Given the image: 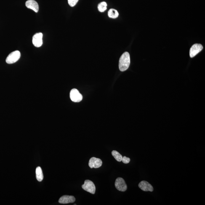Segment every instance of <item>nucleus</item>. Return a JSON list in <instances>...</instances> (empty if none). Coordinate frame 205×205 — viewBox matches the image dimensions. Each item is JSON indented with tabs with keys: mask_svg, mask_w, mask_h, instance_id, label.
Masks as SVG:
<instances>
[{
	"mask_svg": "<svg viewBox=\"0 0 205 205\" xmlns=\"http://www.w3.org/2000/svg\"><path fill=\"white\" fill-rule=\"evenodd\" d=\"M130 64V56L129 52H125L120 57L119 68L120 71L124 72L129 68Z\"/></svg>",
	"mask_w": 205,
	"mask_h": 205,
	"instance_id": "1",
	"label": "nucleus"
},
{
	"mask_svg": "<svg viewBox=\"0 0 205 205\" xmlns=\"http://www.w3.org/2000/svg\"><path fill=\"white\" fill-rule=\"evenodd\" d=\"M21 53L20 51H15L9 54L6 59V62L8 64H13L15 63L20 59Z\"/></svg>",
	"mask_w": 205,
	"mask_h": 205,
	"instance_id": "2",
	"label": "nucleus"
},
{
	"mask_svg": "<svg viewBox=\"0 0 205 205\" xmlns=\"http://www.w3.org/2000/svg\"><path fill=\"white\" fill-rule=\"evenodd\" d=\"M83 190L89 193L94 194L95 193L96 188L93 182L89 180H86L84 181V184L82 185Z\"/></svg>",
	"mask_w": 205,
	"mask_h": 205,
	"instance_id": "3",
	"label": "nucleus"
},
{
	"mask_svg": "<svg viewBox=\"0 0 205 205\" xmlns=\"http://www.w3.org/2000/svg\"><path fill=\"white\" fill-rule=\"evenodd\" d=\"M115 186L117 189L121 191H125L127 189V185L124 179L121 177H118L116 179Z\"/></svg>",
	"mask_w": 205,
	"mask_h": 205,
	"instance_id": "4",
	"label": "nucleus"
},
{
	"mask_svg": "<svg viewBox=\"0 0 205 205\" xmlns=\"http://www.w3.org/2000/svg\"><path fill=\"white\" fill-rule=\"evenodd\" d=\"M70 98L72 101L74 102H79L83 99V96L77 89H72L70 92Z\"/></svg>",
	"mask_w": 205,
	"mask_h": 205,
	"instance_id": "5",
	"label": "nucleus"
},
{
	"mask_svg": "<svg viewBox=\"0 0 205 205\" xmlns=\"http://www.w3.org/2000/svg\"><path fill=\"white\" fill-rule=\"evenodd\" d=\"M43 34L38 33L35 34L33 37V43L35 47H41L43 44Z\"/></svg>",
	"mask_w": 205,
	"mask_h": 205,
	"instance_id": "6",
	"label": "nucleus"
},
{
	"mask_svg": "<svg viewBox=\"0 0 205 205\" xmlns=\"http://www.w3.org/2000/svg\"><path fill=\"white\" fill-rule=\"evenodd\" d=\"M203 48V46L201 44H195L193 45L190 49V57L191 58L194 57L202 50Z\"/></svg>",
	"mask_w": 205,
	"mask_h": 205,
	"instance_id": "7",
	"label": "nucleus"
},
{
	"mask_svg": "<svg viewBox=\"0 0 205 205\" xmlns=\"http://www.w3.org/2000/svg\"><path fill=\"white\" fill-rule=\"evenodd\" d=\"M102 164V161L101 160L94 157L91 158L89 161V166L91 168H97L100 167Z\"/></svg>",
	"mask_w": 205,
	"mask_h": 205,
	"instance_id": "8",
	"label": "nucleus"
},
{
	"mask_svg": "<svg viewBox=\"0 0 205 205\" xmlns=\"http://www.w3.org/2000/svg\"><path fill=\"white\" fill-rule=\"evenodd\" d=\"M138 186L141 190L145 191H153V188L152 185L145 181H142L139 184Z\"/></svg>",
	"mask_w": 205,
	"mask_h": 205,
	"instance_id": "9",
	"label": "nucleus"
},
{
	"mask_svg": "<svg viewBox=\"0 0 205 205\" xmlns=\"http://www.w3.org/2000/svg\"><path fill=\"white\" fill-rule=\"evenodd\" d=\"M25 6L28 9H31L35 12L37 13L39 10V6L37 2L34 0H28L25 2Z\"/></svg>",
	"mask_w": 205,
	"mask_h": 205,
	"instance_id": "10",
	"label": "nucleus"
},
{
	"mask_svg": "<svg viewBox=\"0 0 205 205\" xmlns=\"http://www.w3.org/2000/svg\"><path fill=\"white\" fill-rule=\"evenodd\" d=\"M75 200L76 199L74 196L64 195L59 199V203L62 204H68V203L75 202Z\"/></svg>",
	"mask_w": 205,
	"mask_h": 205,
	"instance_id": "11",
	"label": "nucleus"
},
{
	"mask_svg": "<svg viewBox=\"0 0 205 205\" xmlns=\"http://www.w3.org/2000/svg\"><path fill=\"white\" fill-rule=\"evenodd\" d=\"M36 176L37 180L39 182L42 181L44 179L43 171L41 168L38 166L36 169Z\"/></svg>",
	"mask_w": 205,
	"mask_h": 205,
	"instance_id": "12",
	"label": "nucleus"
},
{
	"mask_svg": "<svg viewBox=\"0 0 205 205\" xmlns=\"http://www.w3.org/2000/svg\"><path fill=\"white\" fill-rule=\"evenodd\" d=\"M119 14L118 11L114 9H110L108 12V17L110 18L115 19L118 17Z\"/></svg>",
	"mask_w": 205,
	"mask_h": 205,
	"instance_id": "13",
	"label": "nucleus"
},
{
	"mask_svg": "<svg viewBox=\"0 0 205 205\" xmlns=\"http://www.w3.org/2000/svg\"><path fill=\"white\" fill-rule=\"evenodd\" d=\"M111 153L112 155L117 161L118 162H121L122 161L123 158L122 155L119 153H118V152L116 151V150H113Z\"/></svg>",
	"mask_w": 205,
	"mask_h": 205,
	"instance_id": "14",
	"label": "nucleus"
},
{
	"mask_svg": "<svg viewBox=\"0 0 205 205\" xmlns=\"http://www.w3.org/2000/svg\"><path fill=\"white\" fill-rule=\"evenodd\" d=\"M107 3L105 2H102L98 5V9L99 12H104L107 9Z\"/></svg>",
	"mask_w": 205,
	"mask_h": 205,
	"instance_id": "15",
	"label": "nucleus"
},
{
	"mask_svg": "<svg viewBox=\"0 0 205 205\" xmlns=\"http://www.w3.org/2000/svg\"><path fill=\"white\" fill-rule=\"evenodd\" d=\"M79 0H68V4L72 7H74Z\"/></svg>",
	"mask_w": 205,
	"mask_h": 205,
	"instance_id": "16",
	"label": "nucleus"
},
{
	"mask_svg": "<svg viewBox=\"0 0 205 205\" xmlns=\"http://www.w3.org/2000/svg\"><path fill=\"white\" fill-rule=\"evenodd\" d=\"M130 158L126 157V156L123 157L122 161L123 162V163H125V164H128V163H129L130 162Z\"/></svg>",
	"mask_w": 205,
	"mask_h": 205,
	"instance_id": "17",
	"label": "nucleus"
}]
</instances>
